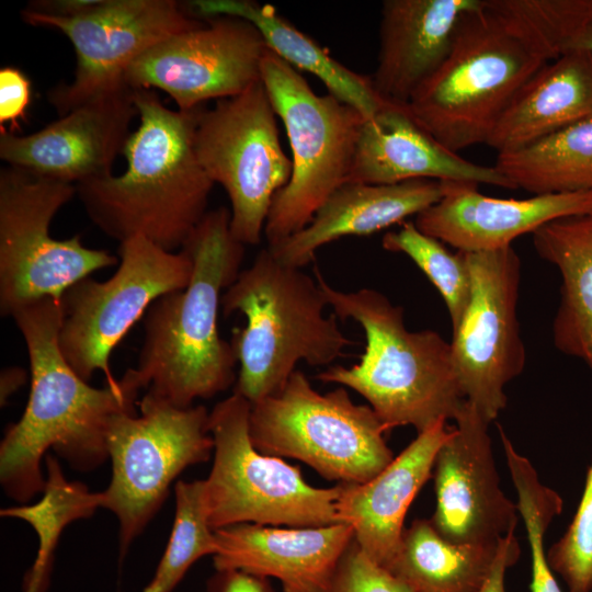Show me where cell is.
<instances>
[{"label": "cell", "mask_w": 592, "mask_h": 592, "mask_svg": "<svg viewBox=\"0 0 592 592\" xmlns=\"http://www.w3.org/2000/svg\"><path fill=\"white\" fill-rule=\"evenodd\" d=\"M444 244L419 230L414 221L402 223L382 239L385 250L406 254L428 276L443 297L455 329L470 299L471 277L466 253L451 252Z\"/></svg>", "instance_id": "32"}, {"label": "cell", "mask_w": 592, "mask_h": 592, "mask_svg": "<svg viewBox=\"0 0 592 592\" xmlns=\"http://www.w3.org/2000/svg\"><path fill=\"white\" fill-rule=\"evenodd\" d=\"M327 307L317 280L262 249L221 296L225 316L247 320L230 340L239 364L234 392L254 405L278 391L299 362L326 366L343 357L355 342Z\"/></svg>", "instance_id": "6"}, {"label": "cell", "mask_w": 592, "mask_h": 592, "mask_svg": "<svg viewBox=\"0 0 592 592\" xmlns=\"http://www.w3.org/2000/svg\"><path fill=\"white\" fill-rule=\"evenodd\" d=\"M562 53L550 0H480L462 19L444 64L407 107L458 153L486 144L521 87Z\"/></svg>", "instance_id": "2"}, {"label": "cell", "mask_w": 592, "mask_h": 592, "mask_svg": "<svg viewBox=\"0 0 592 592\" xmlns=\"http://www.w3.org/2000/svg\"><path fill=\"white\" fill-rule=\"evenodd\" d=\"M215 534L216 570L276 578L284 592H333L340 563L354 539L345 523L316 527L240 523Z\"/></svg>", "instance_id": "19"}, {"label": "cell", "mask_w": 592, "mask_h": 592, "mask_svg": "<svg viewBox=\"0 0 592 592\" xmlns=\"http://www.w3.org/2000/svg\"><path fill=\"white\" fill-rule=\"evenodd\" d=\"M433 467L436 505L430 519L455 544H498L515 532L517 505L500 488L489 422L467 400Z\"/></svg>", "instance_id": "17"}, {"label": "cell", "mask_w": 592, "mask_h": 592, "mask_svg": "<svg viewBox=\"0 0 592 592\" xmlns=\"http://www.w3.org/2000/svg\"><path fill=\"white\" fill-rule=\"evenodd\" d=\"M175 514L166 550L144 592H172L191 566L215 555L217 539L207 519L204 480H179L174 487Z\"/></svg>", "instance_id": "31"}, {"label": "cell", "mask_w": 592, "mask_h": 592, "mask_svg": "<svg viewBox=\"0 0 592 592\" xmlns=\"http://www.w3.org/2000/svg\"><path fill=\"white\" fill-rule=\"evenodd\" d=\"M519 556L520 545L514 533L503 537L500 540L493 569L481 592H505V571L517 561Z\"/></svg>", "instance_id": "38"}, {"label": "cell", "mask_w": 592, "mask_h": 592, "mask_svg": "<svg viewBox=\"0 0 592 592\" xmlns=\"http://www.w3.org/2000/svg\"><path fill=\"white\" fill-rule=\"evenodd\" d=\"M25 369L18 366H10L2 369L0 375V402L5 405L11 395L23 386L26 382Z\"/></svg>", "instance_id": "39"}, {"label": "cell", "mask_w": 592, "mask_h": 592, "mask_svg": "<svg viewBox=\"0 0 592 592\" xmlns=\"http://www.w3.org/2000/svg\"><path fill=\"white\" fill-rule=\"evenodd\" d=\"M478 185L444 181L442 198L415 216L418 229L457 251H491L549 221L592 210V191L515 200L487 196Z\"/></svg>", "instance_id": "20"}, {"label": "cell", "mask_w": 592, "mask_h": 592, "mask_svg": "<svg viewBox=\"0 0 592 592\" xmlns=\"http://www.w3.org/2000/svg\"><path fill=\"white\" fill-rule=\"evenodd\" d=\"M333 592H411L388 570L372 561L353 539L339 567Z\"/></svg>", "instance_id": "34"}, {"label": "cell", "mask_w": 592, "mask_h": 592, "mask_svg": "<svg viewBox=\"0 0 592 592\" xmlns=\"http://www.w3.org/2000/svg\"><path fill=\"white\" fill-rule=\"evenodd\" d=\"M45 485L37 502L0 511L2 517L30 524L38 538L37 555L24 580V592H45L62 531L73 521L92 516L103 505L102 491L92 492L82 482L69 480L55 456H45Z\"/></svg>", "instance_id": "30"}, {"label": "cell", "mask_w": 592, "mask_h": 592, "mask_svg": "<svg viewBox=\"0 0 592 592\" xmlns=\"http://www.w3.org/2000/svg\"><path fill=\"white\" fill-rule=\"evenodd\" d=\"M315 274L332 312L357 322L366 341L357 364L328 367L317 378L360 394L387 432L412 425L420 433L439 421L455 420L466 399L451 342L434 330H408L402 307L383 293L373 288L343 292L331 286L318 269Z\"/></svg>", "instance_id": "5"}, {"label": "cell", "mask_w": 592, "mask_h": 592, "mask_svg": "<svg viewBox=\"0 0 592 592\" xmlns=\"http://www.w3.org/2000/svg\"><path fill=\"white\" fill-rule=\"evenodd\" d=\"M134 89L92 99L44 128L18 135L0 128V158L37 177L70 184L112 174L138 111Z\"/></svg>", "instance_id": "18"}, {"label": "cell", "mask_w": 592, "mask_h": 592, "mask_svg": "<svg viewBox=\"0 0 592 592\" xmlns=\"http://www.w3.org/2000/svg\"><path fill=\"white\" fill-rule=\"evenodd\" d=\"M186 7L205 19L230 15L250 21L272 52L295 69L316 76L328 93L356 109L365 119L373 117L385 104L375 92L371 77L335 60L269 4L252 0H195Z\"/></svg>", "instance_id": "27"}, {"label": "cell", "mask_w": 592, "mask_h": 592, "mask_svg": "<svg viewBox=\"0 0 592 592\" xmlns=\"http://www.w3.org/2000/svg\"><path fill=\"white\" fill-rule=\"evenodd\" d=\"M443 194L444 182L436 180L388 185L345 183L327 198L305 228L267 249L280 263L301 269L321 247L343 237L368 236L402 224L437 203Z\"/></svg>", "instance_id": "24"}, {"label": "cell", "mask_w": 592, "mask_h": 592, "mask_svg": "<svg viewBox=\"0 0 592 592\" xmlns=\"http://www.w3.org/2000/svg\"><path fill=\"white\" fill-rule=\"evenodd\" d=\"M21 16L27 24L60 30L73 46L72 81L47 92L60 116L92 99L129 88L124 75L134 59L167 37L203 24L174 0H94L71 15L24 9Z\"/></svg>", "instance_id": "14"}, {"label": "cell", "mask_w": 592, "mask_h": 592, "mask_svg": "<svg viewBox=\"0 0 592 592\" xmlns=\"http://www.w3.org/2000/svg\"><path fill=\"white\" fill-rule=\"evenodd\" d=\"M31 101V82L15 67L0 70V124L10 123V132L19 129V121L25 119V112Z\"/></svg>", "instance_id": "35"}, {"label": "cell", "mask_w": 592, "mask_h": 592, "mask_svg": "<svg viewBox=\"0 0 592 592\" xmlns=\"http://www.w3.org/2000/svg\"><path fill=\"white\" fill-rule=\"evenodd\" d=\"M11 317L26 345L31 390L23 414L0 443V482L8 497L26 504L43 491L41 465L49 448L78 470L102 465L109 458L113 418L135 413L143 388L134 368L103 388L92 387L75 372L59 345L60 299L36 300Z\"/></svg>", "instance_id": "1"}, {"label": "cell", "mask_w": 592, "mask_h": 592, "mask_svg": "<svg viewBox=\"0 0 592 592\" xmlns=\"http://www.w3.org/2000/svg\"><path fill=\"white\" fill-rule=\"evenodd\" d=\"M480 0H385L377 67L371 77L385 102L407 105L446 60L464 15Z\"/></svg>", "instance_id": "22"}, {"label": "cell", "mask_w": 592, "mask_h": 592, "mask_svg": "<svg viewBox=\"0 0 592 592\" xmlns=\"http://www.w3.org/2000/svg\"><path fill=\"white\" fill-rule=\"evenodd\" d=\"M369 406L343 388L321 394L296 369L275 394L251 405L249 433L261 453L298 459L326 479L364 483L395 458Z\"/></svg>", "instance_id": "8"}, {"label": "cell", "mask_w": 592, "mask_h": 592, "mask_svg": "<svg viewBox=\"0 0 592 592\" xmlns=\"http://www.w3.org/2000/svg\"><path fill=\"white\" fill-rule=\"evenodd\" d=\"M261 80L283 122L293 170L270 208L267 247L305 228L319 207L348 183L364 116L330 93L317 94L307 80L269 47Z\"/></svg>", "instance_id": "7"}, {"label": "cell", "mask_w": 592, "mask_h": 592, "mask_svg": "<svg viewBox=\"0 0 592 592\" xmlns=\"http://www.w3.org/2000/svg\"><path fill=\"white\" fill-rule=\"evenodd\" d=\"M139 125L123 150L126 169L76 184L93 224L119 243L144 237L168 251L183 248L207 214L214 182L195 152L205 105L170 110L151 89H134Z\"/></svg>", "instance_id": "3"}, {"label": "cell", "mask_w": 592, "mask_h": 592, "mask_svg": "<svg viewBox=\"0 0 592 592\" xmlns=\"http://www.w3.org/2000/svg\"><path fill=\"white\" fill-rule=\"evenodd\" d=\"M498 544H455L430 520L405 528L386 569L411 592H481L496 562Z\"/></svg>", "instance_id": "28"}, {"label": "cell", "mask_w": 592, "mask_h": 592, "mask_svg": "<svg viewBox=\"0 0 592 592\" xmlns=\"http://www.w3.org/2000/svg\"><path fill=\"white\" fill-rule=\"evenodd\" d=\"M77 194L76 185L7 166L0 171V312L53 297L75 283L116 265L104 249L82 244L81 236L58 240L49 227Z\"/></svg>", "instance_id": "11"}, {"label": "cell", "mask_w": 592, "mask_h": 592, "mask_svg": "<svg viewBox=\"0 0 592 592\" xmlns=\"http://www.w3.org/2000/svg\"><path fill=\"white\" fill-rule=\"evenodd\" d=\"M230 209L208 210L182 249L193 261L189 285L152 303L143 317L135 372L141 388L179 408L236 384L238 364L218 329L221 296L234 283L244 246L230 230Z\"/></svg>", "instance_id": "4"}, {"label": "cell", "mask_w": 592, "mask_h": 592, "mask_svg": "<svg viewBox=\"0 0 592 592\" xmlns=\"http://www.w3.org/2000/svg\"><path fill=\"white\" fill-rule=\"evenodd\" d=\"M139 409L115 415L107 434L112 477L102 508L118 521L122 555L156 515L172 481L214 451L204 406L179 408L147 392Z\"/></svg>", "instance_id": "10"}, {"label": "cell", "mask_w": 592, "mask_h": 592, "mask_svg": "<svg viewBox=\"0 0 592 592\" xmlns=\"http://www.w3.org/2000/svg\"><path fill=\"white\" fill-rule=\"evenodd\" d=\"M471 293L451 341L465 399L490 423L506 406L504 387L525 366L517 320L521 261L512 246L465 252Z\"/></svg>", "instance_id": "15"}, {"label": "cell", "mask_w": 592, "mask_h": 592, "mask_svg": "<svg viewBox=\"0 0 592 592\" xmlns=\"http://www.w3.org/2000/svg\"><path fill=\"white\" fill-rule=\"evenodd\" d=\"M591 592H592V590H591Z\"/></svg>", "instance_id": "40"}, {"label": "cell", "mask_w": 592, "mask_h": 592, "mask_svg": "<svg viewBox=\"0 0 592 592\" xmlns=\"http://www.w3.org/2000/svg\"><path fill=\"white\" fill-rule=\"evenodd\" d=\"M452 431L445 420L418 436L374 478L340 483L337 519L353 528L360 549L387 569L405 531L407 511L432 477L436 454Z\"/></svg>", "instance_id": "23"}, {"label": "cell", "mask_w": 592, "mask_h": 592, "mask_svg": "<svg viewBox=\"0 0 592 592\" xmlns=\"http://www.w3.org/2000/svg\"><path fill=\"white\" fill-rule=\"evenodd\" d=\"M547 559L551 570L563 579L568 592H591L592 464L577 512L563 536L548 550Z\"/></svg>", "instance_id": "33"}, {"label": "cell", "mask_w": 592, "mask_h": 592, "mask_svg": "<svg viewBox=\"0 0 592 592\" xmlns=\"http://www.w3.org/2000/svg\"><path fill=\"white\" fill-rule=\"evenodd\" d=\"M276 113L262 80L201 112L196 157L230 201V230L243 246L261 241L272 202L291 179Z\"/></svg>", "instance_id": "13"}, {"label": "cell", "mask_w": 592, "mask_h": 592, "mask_svg": "<svg viewBox=\"0 0 592 592\" xmlns=\"http://www.w3.org/2000/svg\"><path fill=\"white\" fill-rule=\"evenodd\" d=\"M419 179L515 190L494 166L477 164L442 146L407 105L385 102L361 125L348 183L388 185Z\"/></svg>", "instance_id": "21"}, {"label": "cell", "mask_w": 592, "mask_h": 592, "mask_svg": "<svg viewBox=\"0 0 592 592\" xmlns=\"http://www.w3.org/2000/svg\"><path fill=\"white\" fill-rule=\"evenodd\" d=\"M532 236L538 255L561 275L554 344L592 373V210L549 221Z\"/></svg>", "instance_id": "26"}, {"label": "cell", "mask_w": 592, "mask_h": 592, "mask_svg": "<svg viewBox=\"0 0 592 592\" xmlns=\"http://www.w3.org/2000/svg\"><path fill=\"white\" fill-rule=\"evenodd\" d=\"M494 167L515 190L533 195L592 191V115L498 153Z\"/></svg>", "instance_id": "29"}, {"label": "cell", "mask_w": 592, "mask_h": 592, "mask_svg": "<svg viewBox=\"0 0 592 592\" xmlns=\"http://www.w3.org/2000/svg\"><path fill=\"white\" fill-rule=\"evenodd\" d=\"M209 592H273L269 578L238 569L216 570Z\"/></svg>", "instance_id": "37"}, {"label": "cell", "mask_w": 592, "mask_h": 592, "mask_svg": "<svg viewBox=\"0 0 592 592\" xmlns=\"http://www.w3.org/2000/svg\"><path fill=\"white\" fill-rule=\"evenodd\" d=\"M250 411L251 403L234 392L208 415L214 462L204 482L212 530L240 523L286 527L339 523L340 483L312 487L297 466L257 449L249 433Z\"/></svg>", "instance_id": "9"}, {"label": "cell", "mask_w": 592, "mask_h": 592, "mask_svg": "<svg viewBox=\"0 0 592 592\" xmlns=\"http://www.w3.org/2000/svg\"><path fill=\"white\" fill-rule=\"evenodd\" d=\"M117 252L118 267L110 278L88 276L60 298V350L87 382L98 371L106 384L117 382L110 367L115 346L155 300L185 288L193 273L185 249L168 251L140 236L121 242Z\"/></svg>", "instance_id": "12"}, {"label": "cell", "mask_w": 592, "mask_h": 592, "mask_svg": "<svg viewBox=\"0 0 592 592\" xmlns=\"http://www.w3.org/2000/svg\"><path fill=\"white\" fill-rule=\"evenodd\" d=\"M267 49L250 21L230 15L207 18L206 23L153 45L127 67L124 81L132 89H159L178 110L189 111L209 100L236 96L261 80Z\"/></svg>", "instance_id": "16"}, {"label": "cell", "mask_w": 592, "mask_h": 592, "mask_svg": "<svg viewBox=\"0 0 592 592\" xmlns=\"http://www.w3.org/2000/svg\"><path fill=\"white\" fill-rule=\"evenodd\" d=\"M562 8L563 50L582 48L592 54V0H565Z\"/></svg>", "instance_id": "36"}, {"label": "cell", "mask_w": 592, "mask_h": 592, "mask_svg": "<svg viewBox=\"0 0 592 592\" xmlns=\"http://www.w3.org/2000/svg\"><path fill=\"white\" fill-rule=\"evenodd\" d=\"M592 115V54L570 48L515 93L486 145L498 153L527 146Z\"/></svg>", "instance_id": "25"}]
</instances>
